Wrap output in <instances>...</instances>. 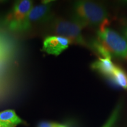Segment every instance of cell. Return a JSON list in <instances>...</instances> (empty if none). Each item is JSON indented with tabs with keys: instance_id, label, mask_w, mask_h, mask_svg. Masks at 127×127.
Instances as JSON below:
<instances>
[{
	"instance_id": "1",
	"label": "cell",
	"mask_w": 127,
	"mask_h": 127,
	"mask_svg": "<svg viewBox=\"0 0 127 127\" xmlns=\"http://www.w3.org/2000/svg\"><path fill=\"white\" fill-rule=\"evenodd\" d=\"M74 18L82 26L101 27L108 21V11L102 4L89 1H79L74 4Z\"/></svg>"
},
{
	"instance_id": "2",
	"label": "cell",
	"mask_w": 127,
	"mask_h": 127,
	"mask_svg": "<svg viewBox=\"0 0 127 127\" xmlns=\"http://www.w3.org/2000/svg\"><path fill=\"white\" fill-rule=\"evenodd\" d=\"M83 28L84 27L74 18L72 21L57 18L51 24V31L57 36L68 39L71 44L88 47L82 34Z\"/></svg>"
},
{
	"instance_id": "3",
	"label": "cell",
	"mask_w": 127,
	"mask_h": 127,
	"mask_svg": "<svg viewBox=\"0 0 127 127\" xmlns=\"http://www.w3.org/2000/svg\"><path fill=\"white\" fill-rule=\"evenodd\" d=\"M97 38L111 55L127 59V41L117 32L103 25L97 31Z\"/></svg>"
},
{
	"instance_id": "4",
	"label": "cell",
	"mask_w": 127,
	"mask_h": 127,
	"mask_svg": "<svg viewBox=\"0 0 127 127\" xmlns=\"http://www.w3.org/2000/svg\"><path fill=\"white\" fill-rule=\"evenodd\" d=\"M51 4L42 3L33 6L29 13L19 27L17 31H25L29 30L33 25L47 22L52 18Z\"/></svg>"
},
{
	"instance_id": "5",
	"label": "cell",
	"mask_w": 127,
	"mask_h": 127,
	"mask_svg": "<svg viewBox=\"0 0 127 127\" xmlns=\"http://www.w3.org/2000/svg\"><path fill=\"white\" fill-rule=\"evenodd\" d=\"M32 7L33 2L30 0L17 1L7 18L9 29L17 31Z\"/></svg>"
},
{
	"instance_id": "6",
	"label": "cell",
	"mask_w": 127,
	"mask_h": 127,
	"mask_svg": "<svg viewBox=\"0 0 127 127\" xmlns=\"http://www.w3.org/2000/svg\"><path fill=\"white\" fill-rule=\"evenodd\" d=\"M70 41L63 36L51 35L44 39L42 51L50 55L58 56L68 48Z\"/></svg>"
},
{
	"instance_id": "7",
	"label": "cell",
	"mask_w": 127,
	"mask_h": 127,
	"mask_svg": "<svg viewBox=\"0 0 127 127\" xmlns=\"http://www.w3.org/2000/svg\"><path fill=\"white\" fill-rule=\"evenodd\" d=\"M115 66L116 65L111 61V59L102 58L101 57H99L98 60L94 62L91 65L92 69L102 74L109 80L112 79Z\"/></svg>"
},
{
	"instance_id": "8",
	"label": "cell",
	"mask_w": 127,
	"mask_h": 127,
	"mask_svg": "<svg viewBox=\"0 0 127 127\" xmlns=\"http://www.w3.org/2000/svg\"><path fill=\"white\" fill-rule=\"evenodd\" d=\"M0 123L9 124L17 126L24 124L25 122L12 109H7L0 112Z\"/></svg>"
},
{
	"instance_id": "9",
	"label": "cell",
	"mask_w": 127,
	"mask_h": 127,
	"mask_svg": "<svg viewBox=\"0 0 127 127\" xmlns=\"http://www.w3.org/2000/svg\"><path fill=\"white\" fill-rule=\"evenodd\" d=\"M111 81L123 89H127V75L122 68L116 66Z\"/></svg>"
},
{
	"instance_id": "10",
	"label": "cell",
	"mask_w": 127,
	"mask_h": 127,
	"mask_svg": "<svg viewBox=\"0 0 127 127\" xmlns=\"http://www.w3.org/2000/svg\"><path fill=\"white\" fill-rule=\"evenodd\" d=\"M88 47H90L95 53L99 55L102 58H108L111 60L112 55L97 39L91 40L90 44H88Z\"/></svg>"
},
{
	"instance_id": "11",
	"label": "cell",
	"mask_w": 127,
	"mask_h": 127,
	"mask_svg": "<svg viewBox=\"0 0 127 127\" xmlns=\"http://www.w3.org/2000/svg\"><path fill=\"white\" fill-rule=\"evenodd\" d=\"M121 104H118L115 108L114 109L113 112H112L111 115L109 117L107 122L105 124V125L102 127H114L115 125L116 122L118 120L119 115H120V110H121Z\"/></svg>"
},
{
	"instance_id": "12",
	"label": "cell",
	"mask_w": 127,
	"mask_h": 127,
	"mask_svg": "<svg viewBox=\"0 0 127 127\" xmlns=\"http://www.w3.org/2000/svg\"><path fill=\"white\" fill-rule=\"evenodd\" d=\"M37 127H66V125L60 124L52 123V122L42 121L37 125Z\"/></svg>"
},
{
	"instance_id": "13",
	"label": "cell",
	"mask_w": 127,
	"mask_h": 127,
	"mask_svg": "<svg viewBox=\"0 0 127 127\" xmlns=\"http://www.w3.org/2000/svg\"><path fill=\"white\" fill-rule=\"evenodd\" d=\"M16 127L17 126H16V125H14L0 123V127Z\"/></svg>"
},
{
	"instance_id": "14",
	"label": "cell",
	"mask_w": 127,
	"mask_h": 127,
	"mask_svg": "<svg viewBox=\"0 0 127 127\" xmlns=\"http://www.w3.org/2000/svg\"><path fill=\"white\" fill-rule=\"evenodd\" d=\"M123 32H124V35L125 36V38H126L127 39V26L125 27L124 28Z\"/></svg>"
},
{
	"instance_id": "15",
	"label": "cell",
	"mask_w": 127,
	"mask_h": 127,
	"mask_svg": "<svg viewBox=\"0 0 127 127\" xmlns=\"http://www.w3.org/2000/svg\"><path fill=\"white\" fill-rule=\"evenodd\" d=\"M124 2L125 3V4H127V1H124Z\"/></svg>"
}]
</instances>
